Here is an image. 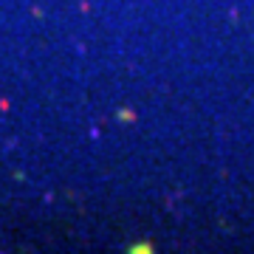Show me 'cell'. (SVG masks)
Returning a JSON list of instances; mask_svg holds the SVG:
<instances>
[{
  "instance_id": "2",
  "label": "cell",
  "mask_w": 254,
  "mask_h": 254,
  "mask_svg": "<svg viewBox=\"0 0 254 254\" xmlns=\"http://www.w3.org/2000/svg\"><path fill=\"white\" fill-rule=\"evenodd\" d=\"M119 119H127V122H130V119H133V113H130V110H119Z\"/></svg>"
},
{
  "instance_id": "1",
  "label": "cell",
  "mask_w": 254,
  "mask_h": 254,
  "mask_svg": "<svg viewBox=\"0 0 254 254\" xmlns=\"http://www.w3.org/2000/svg\"><path fill=\"white\" fill-rule=\"evenodd\" d=\"M127 252H153V246H130Z\"/></svg>"
}]
</instances>
